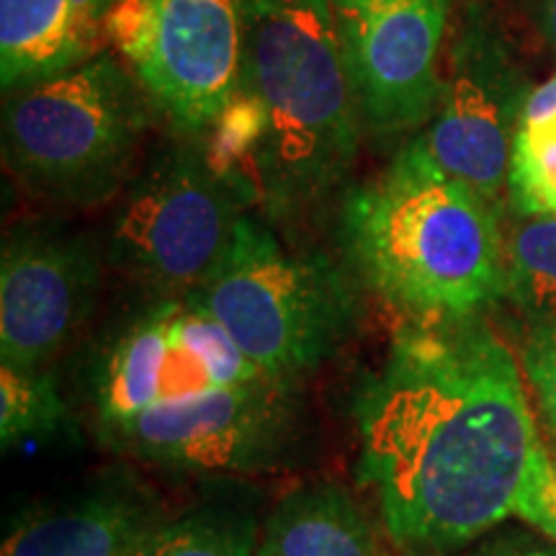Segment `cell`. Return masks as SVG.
Segmentation results:
<instances>
[{
  "mask_svg": "<svg viewBox=\"0 0 556 556\" xmlns=\"http://www.w3.org/2000/svg\"><path fill=\"white\" fill-rule=\"evenodd\" d=\"M358 475L394 544L467 546L516 516L546 456L516 356L482 315L405 319L358 389Z\"/></svg>",
  "mask_w": 556,
  "mask_h": 556,
  "instance_id": "cell-1",
  "label": "cell"
},
{
  "mask_svg": "<svg viewBox=\"0 0 556 556\" xmlns=\"http://www.w3.org/2000/svg\"><path fill=\"white\" fill-rule=\"evenodd\" d=\"M353 274L405 319L482 315L503 299V214L413 139L340 212Z\"/></svg>",
  "mask_w": 556,
  "mask_h": 556,
  "instance_id": "cell-2",
  "label": "cell"
},
{
  "mask_svg": "<svg viewBox=\"0 0 556 556\" xmlns=\"http://www.w3.org/2000/svg\"><path fill=\"white\" fill-rule=\"evenodd\" d=\"M242 86L266 114L248 178L270 222L299 217L343 189L361 119L330 0H240Z\"/></svg>",
  "mask_w": 556,
  "mask_h": 556,
  "instance_id": "cell-3",
  "label": "cell"
},
{
  "mask_svg": "<svg viewBox=\"0 0 556 556\" xmlns=\"http://www.w3.org/2000/svg\"><path fill=\"white\" fill-rule=\"evenodd\" d=\"M193 296L268 379L289 387L328 364L361 317L356 274L323 250L289 245L253 212Z\"/></svg>",
  "mask_w": 556,
  "mask_h": 556,
  "instance_id": "cell-4",
  "label": "cell"
},
{
  "mask_svg": "<svg viewBox=\"0 0 556 556\" xmlns=\"http://www.w3.org/2000/svg\"><path fill=\"white\" fill-rule=\"evenodd\" d=\"M157 111L122 58L99 52L5 93L3 163L26 191L67 206L114 201Z\"/></svg>",
  "mask_w": 556,
  "mask_h": 556,
  "instance_id": "cell-5",
  "label": "cell"
},
{
  "mask_svg": "<svg viewBox=\"0 0 556 556\" xmlns=\"http://www.w3.org/2000/svg\"><path fill=\"white\" fill-rule=\"evenodd\" d=\"M255 201L248 178L208 165L197 137L170 142L111 201L103 258L155 299L191 296L217 270Z\"/></svg>",
  "mask_w": 556,
  "mask_h": 556,
  "instance_id": "cell-6",
  "label": "cell"
},
{
  "mask_svg": "<svg viewBox=\"0 0 556 556\" xmlns=\"http://www.w3.org/2000/svg\"><path fill=\"white\" fill-rule=\"evenodd\" d=\"M106 39L184 137H204L242 86L240 0H116Z\"/></svg>",
  "mask_w": 556,
  "mask_h": 556,
  "instance_id": "cell-7",
  "label": "cell"
},
{
  "mask_svg": "<svg viewBox=\"0 0 556 556\" xmlns=\"http://www.w3.org/2000/svg\"><path fill=\"white\" fill-rule=\"evenodd\" d=\"M268 381L197 296L155 299L103 348L93 374L99 428L229 387Z\"/></svg>",
  "mask_w": 556,
  "mask_h": 556,
  "instance_id": "cell-8",
  "label": "cell"
},
{
  "mask_svg": "<svg viewBox=\"0 0 556 556\" xmlns=\"http://www.w3.org/2000/svg\"><path fill=\"white\" fill-rule=\"evenodd\" d=\"M294 392L296 387L268 379L148 409L99 430L111 448L160 469L255 475L276 467L294 446Z\"/></svg>",
  "mask_w": 556,
  "mask_h": 556,
  "instance_id": "cell-9",
  "label": "cell"
},
{
  "mask_svg": "<svg viewBox=\"0 0 556 556\" xmlns=\"http://www.w3.org/2000/svg\"><path fill=\"white\" fill-rule=\"evenodd\" d=\"M528 93L503 31L469 5L451 39L435 116L417 139L448 176L500 206Z\"/></svg>",
  "mask_w": 556,
  "mask_h": 556,
  "instance_id": "cell-10",
  "label": "cell"
},
{
  "mask_svg": "<svg viewBox=\"0 0 556 556\" xmlns=\"http://www.w3.org/2000/svg\"><path fill=\"white\" fill-rule=\"evenodd\" d=\"M103 248L65 222L9 229L0 253V364L47 368L93 315Z\"/></svg>",
  "mask_w": 556,
  "mask_h": 556,
  "instance_id": "cell-11",
  "label": "cell"
},
{
  "mask_svg": "<svg viewBox=\"0 0 556 556\" xmlns=\"http://www.w3.org/2000/svg\"><path fill=\"white\" fill-rule=\"evenodd\" d=\"M451 0H368L336 16L361 127L405 135L435 116Z\"/></svg>",
  "mask_w": 556,
  "mask_h": 556,
  "instance_id": "cell-12",
  "label": "cell"
},
{
  "mask_svg": "<svg viewBox=\"0 0 556 556\" xmlns=\"http://www.w3.org/2000/svg\"><path fill=\"white\" fill-rule=\"evenodd\" d=\"M116 0H0L3 93L37 86L101 52Z\"/></svg>",
  "mask_w": 556,
  "mask_h": 556,
  "instance_id": "cell-13",
  "label": "cell"
},
{
  "mask_svg": "<svg viewBox=\"0 0 556 556\" xmlns=\"http://www.w3.org/2000/svg\"><path fill=\"white\" fill-rule=\"evenodd\" d=\"M160 520L144 495L109 486L21 518L0 556H135Z\"/></svg>",
  "mask_w": 556,
  "mask_h": 556,
  "instance_id": "cell-14",
  "label": "cell"
},
{
  "mask_svg": "<svg viewBox=\"0 0 556 556\" xmlns=\"http://www.w3.org/2000/svg\"><path fill=\"white\" fill-rule=\"evenodd\" d=\"M258 556H381L374 523L340 484L299 486L270 510Z\"/></svg>",
  "mask_w": 556,
  "mask_h": 556,
  "instance_id": "cell-15",
  "label": "cell"
},
{
  "mask_svg": "<svg viewBox=\"0 0 556 556\" xmlns=\"http://www.w3.org/2000/svg\"><path fill=\"white\" fill-rule=\"evenodd\" d=\"M503 299L531 319L556 323V214H523L503 225Z\"/></svg>",
  "mask_w": 556,
  "mask_h": 556,
  "instance_id": "cell-16",
  "label": "cell"
},
{
  "mask_svg": "<svg viewBox=\"0 0 556 556\" xmlns=\"http://www.w3.org/2000/svg\"><path fill=\"white\" fill-rule=\"evenodd\" d=\"M67 409L50 368L0 364V441L3 448L34 435H50Z\"/></svg>",
  "mask_w": 556,
  "mask_h": 556,
  "instance_id": "cell-17",
  "label": "cell"
},
{
  "mask_svg": "<svg viewBox=\"0 0 556 556\" xmlns=\"http://www.w3.org/2000/svg\"><path fill=\"white\" fill-rule=\"evenodd\" d=\"M135 556H258L255 528L227 513L160 520Z\"/></svg>",
  "mask_w": 556,
  "mask_h": 556,
  "instance_id": "cell-18",
  "label": "cell"
},
{
  "mask_svg": "<svg viewBox=\"0 0 556 556\" xmlns=\"http://www.w3.org/2000/svg\"><path fill=\"white\" fill-rule=\"evenodd\" d=\"M507 189L516 212L556 214V116L518 127Z\"/></svg>",
  "mask_w": 556,
  "mask_h": 556,
  "instance_id": "cell-19",
  "label": "cell"
},
{
  "mask_svg": "<svg viewBox=\"0 0 556 556\" xmlns=\"http://www.w3.org/2000/svg\"><path fill=\"white\" fill-rule=\"evenodd\" d=\"M206 137L208 142H204V152L208 165L219 176L248 178L245 165L250 168V160L266 137V114H263L258 99L248 93L245 88H240L232 96V101L222 109Z\"/></svg>",
  "mask_w": 556,
  "mask_h": 556,
  "instance_id": "cell-20",
  "label": "cell"
},
{
  "mask_svg": "<svg viewBox=\"0 0 556 556\" xmlns=\"http://www.w3.org/2000/svg\"><path fill=\"white\" fill-rule=\"evenodd\" d=\"M520 361L541 415L556 435V323L531 325Z\"/></svg>",
  "mask_w": 556,
  "mask_h": 556,
  "instance_id": "cell-21",
  "label": "cell"
},
{
  "mask_svg": "<svg viewBox=\"0 0 556 556\" xmlns=\"http://www.w3.org/2000/svg\"><path fill=\"white\" fill-rule=\"evenodd\" d=\"M556 116V75L548 78L544 86L533 88L528 93L523 114H520V127H531V124H544Z\"/></svg>",
  "mask_w": 556,
  "mask_h": 556,
  "instance_id": "cell-22",
  "label": "cell"
},
{
  "mask_svg": "<svg viewBox=\"0 0 556 556\" xmlns=\"http://www.w3.org/2000/svg\"><path fill=\"white\" fill-rule=\"evenodd\" d=\"M475 556H556V548L536 544L526 536H510L490 541V544L477 548Z\"/></svg>",
  "mask_w": 556,
  "mask_h": 556,
  "instance_id": "cell-23",
  "label": "cell"
},
{
  "mask_svg": "<svg viewBox=\"0 0 556 556\" xmlns=\"http://www.w3.org/2000/svg\"><path fill=\"white\" fill-rule=\"evenodd\" d=\"M533 21L546 45L556 52V0H533Z\"/></svg>",
  "mask_w": 556,
  "mask_h": 556,
  "instance_id": "cell-24",
  "label": "cell"
},
{
  "mask_svg": "<svg viewBox=\"0 0 556 556\" xmlns=\"http://www.w3.org/2000/svg\"><path fill=\"white\" fill-rule=\"evenodd\" d=\"M332 9H336V16H343V13H351L361 9V5L368 3V0H330Z\"/></svg>",
  "mask_w": 556,
  "mask_h": 556,
  "instance_id": "cell-25",
  "label": "cell"
},
{
  "mask_svg": "<svg viewBox=\"0 0 556 556\" xmlns=\"http://www.w3.org/2000/svg\"><path fill=\"white\" fill-rule=\"evenodd\" d=\"M417 556H441V554H417Z\"/></svg>",
  "mask_w": 556,
  "mask_h": 556,
  "instance_id": "cell-26",
  "label": "cell"
},
{
  "mask_svg": "<svg viewBox=\"0 0 556 556\" xmlns=\"http://www.w3.org/2000/svg\"><path fill=\"white\" fill-rule=\"evenodd\" d=\"M554 467H556V456H554Z\"/></svg>",
  "mask_w": 556,
  "mask_h": 556,
  "instance_id": "cell-27",
  "label": "cell"
}]
</instances>
